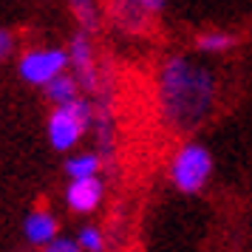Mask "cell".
Listing matches in <instances>:
<instances>
[{
    "instance_id": "1",
    "label": "cell",
    "mask_w": 252,
    "mask_h": 252,
    "mask_svg": "<svg viewBox=\"0 0 252 252\" xmlns=\"http://www.w3.org/2000/svg\"><path fill=\"white\" fill-rule=\"evenodd\" d=\"M213 105V77L187 60H170L161 74V108L179 127H193Z\"/></svg>"
},
{
    "instance_id": "2",
    "label": "cell",
    "mask_w": 252,
    "mask_h": 252,
    "mask_svg": "<svg viewBox=\"0 0 252 252\" xmlns=\"http://www.w3.org/2000/svg\"><path fill=\"white\" fill-rule=\"evenodd\" d=\"M88 119H91V111L80 99L57 105V111L48 119V142H51V148L57 150L74 148L80 142V136L85 133V127H88Z\"/></svg>"
},
{
    "instance_id": "3",
    "label": "cell",
    "mask_w": 252,
    "mask_h": 252,
    "mask_svg": "<svg viewBox=\"0 0 252 252\" xmlns=\"http://www.w3.org/2000/svg\"><path fill=\"white\" fill-rule=\"evenodd\" d=\"M210 170H213L210 153L201 145H184L173 159L170 176H173V184L182 193H198L204 187V182L210 179Z\"/></svg>"
},
{
    "instance_id": "4",
    "label": "cell",
    "mask_w": 252,
    "mask_h": 252,
    "mask_svg": "<svg viewBox=\"0 0 252 252\" xmlns=\"http://www.w3.org/2000/svg\"><path fill=\"white\" fill-rule=\"evenodd\" d=\"M68 65V57H65V51H60V48H51V51H32V54H26L20 60V74H23V80L34 82V85H46L51 82L54 77H60L63 71Z\"/></svg>"
},
{
    "instance_id": "5",
    "label": "cell",
    "mask_w": 252,
    "mask_h": 252,
    "mask_svg": "<svg viewBox=\"0 0 252 252\" xmlns=\"http://www.w3.org/2000/svg\"><path fill=\"white\" fill-rule=\"evenodd\" d=\"M65 198H68V207L74 213H94L99 207V201H102V184H99L96 176H91V179H71Z\"/></svg>"
},
{
    "instance_id": "6",
    "label": "cell",
    "mask_w": 252,
    "mask_h": 252,
    "mask_svg": "<svg viewBox=\"0 0 252 252\" xmlns=\"http://www.w3.org/2000/svg\"><path fill=\"white\" fill-rule=\"evenodd\" d=\"M71 63H74V74L85 88H96V71H94V51L85 34H77L71 43Z\"/></svg>"
},
{
    "instance_id": "7",
    "label": "cell",
    "mask_w": 252,
    "mask_h": 252,
    "mask_svg": "<svg viewBox=\"0 0 252 252\" xmlns=\"http://www.w3.org/2000/svg\"><path fill=\"white\" fill-rule=\"evenodd\" d=\"M54 232H57V224L48 213H32L26 218V238L32 244H48L54 241Z\"/></svg>"
},
{
    "instance_id": "8",
    "label": "cell",
    "mask_w": 252,
    "mask_h": 252,
    "mask_svg": "<svg viewBox=\"0 0 252 252\" xmlns=\"http://www.w3.org/2000/svg\"><path fill=\"white\" fill-rule=\"evenodd\" d=\"M46 94L54 105H65V102H71V99H77V80L60 74V77H54L51 82H46Z\"/></svg>"
},
{
    "instance_id": "9",
    "label": "cell",
    "mask_w": 252,
    "mask_h": 252,
    "mask_svg": "<svg viewBox=\"0 0 252 252\" xmlns=\"http://www.w3.org/2000/svg\"><path fill=\"white\" fill-rule=\"evenodd\" d=\"M65 173H68V179H91V176L99 173V156H94V153L74 156L65 164Z\"/></svg>"
},
{
    "instance_id": "10",
    "label": "cell",
    "mask_w": 252,
    "mask_h": 252,
    "mask_svg": "<svg viewBox=\"0 0 252 252\" xmlns=\"http://www.w3.org/2000/svg\"><path fill=\"white\" fill-rule=\"evenodd\" d=\"M198 48L201 51H227V48H232V37L224 32H210V34L198 37Z\"/></svg>"
},
{
    "instance_id": "11",
    "label": "cell",
    "mask_w": 252,
    "mask_h": 252,
    "mask_svg": "<svg viewBox=\"0 0 252 252\" xmlns=\"http://www.w3.org/2000/svg\"><path fill=\"white\" fill-rule=\"evenodd\" d=\"M71 9L80 17L82 26H96V9H94V0H71Z\"/></svg>"
},
{
    "instance_id": "12",
    "label": "cell",
    "mask_w": 252,
    "mask_h": 252,
    "mask_svg": "<svg viewBox=\"0 0 252 252\" xmlns=\"http://www.w3.org/2000/svg\"><path fill=\"white\" fill-rule=\"evenodd\" d=\"M77 241H80V250H88V252H99L102 250V235H99V229H94V227L80 229Z\"/></svg>"
},
{
    "instance_id": "13",
    "label": "cell",
    "mask_w": 252,
    "mask_h": 252,
    "mask_svg": "<svg viewBox=\"0 0 252 252\" xmlns=\"http://www.w3.org/2000/svg\"><path fill=\"white\" fill-rule=\"evenodd\" d=\"M46 250H51V252H77V250H80V241L54 238V241H48V247H46Z\"/></svg>"
},
{
    "instance_id": "14",
    "label": "cell",
    "mask_w": 252,
    "mask_h": 252,
    "mask_svg": "<svg viewBox=\"0 0 252 252\" xmlns=\"http://www.w3.org/2000/svg\"><path fill=\"white\" fill-rule=\"evenodd\" d=\"M142 12H148V14H156L161 12V6H164V0H133Z\"/></svg>"
},
{
    "instance_id": "15",
    "label": "cell",
    "mask_w": 252,
    "mask_h": 252,
    "mask_svg": "<svg viewBox=\"0 0 252 252\" xmlns=\"http://www.w3.org/2000/svg\"><path fill=\"white\" fill-rule=\"evenodd\" d=\"M12 51V34L9 32H0V60Z\"/></svg>"
}]
</instances>
